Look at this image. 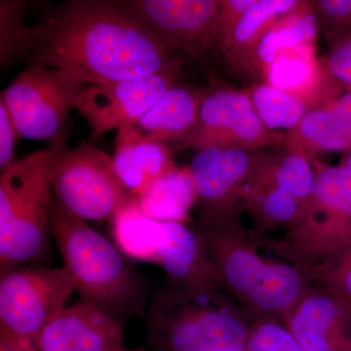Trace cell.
Listing matches in <instances>:
<instances>
[{"label": "cell", "mask_w": 351, "mask_h": 351, "mask_svg": "<svg viewBox=\"0 0 351 351\" xmlns=\"http://www.w3.org/2000/svg\"><path fill=\"white\" fill-rule=\"evenodd\" d=\"M320 34L313 1H301L265 32L254 60L253 75L262 78L263 71L279 54L300 48H316Z\"/></svg>", "instance_id": "obj_18"}, {"label": "cell", "mask_w": 351, "mask_h": 351, "mask_svg": "<svg viewBox=\"0 0 351 351\" xmlns=\"http://www.w3.org/2000/svg\"><path fill=\"white\" fill-rule=\"evenodd\" d=\"M320 34L328 41L351 29V0L313 1Z\"/></svg>", "instance_id": "obj_28"}, {"label": "cell", "mask_w": 351, "mask_h": 351, "mask_svg": "<svg viewBox=\"0 0 351 351\" xmlns=\"http://www.w3.org/2000/svg\"><path fill=\"white\" fill-rule=\"evenodd\" d=\"M0 3V59L3 69L21 58L29 56V27H25L23 20L25 4L7 0H2Z\"/></svg>", "instance_id": "obj_26"}, {"label": "cell", "mask_w": 351, "mask_h": 351, "mask_svg": "<svg viewBox=\"0 0 351 351\" xmlns=\"http://www.w3.org/2000/svg\"><path fill=\"white\" fill-rule=\"evenodd\" d=\"M257 1L258 0H221L216 29L219 56L225 51L239 21Z\"/></svg>", "instance_id": "obj_29"}, {"label": "cell", "mask_w": 351, "mask_h": 351, "mask_svg": "<svg viewBox=\"0 0 351 351\" xmlns=\"http://www.w3.org/2000/svg\"><path fill=\"white\" fill-rule=\"evenodd\" d=\"M164 237L159 250V265L173 285L209 289L215 269L208 263L199 237L182 223L163 221Z\"/></svg>", "instance_id": "obj_17"}, {"label": "cell", "mask_w": 351, "mask_h": 351, "mask_svg": "<svg viewBox=\"0 0 351 351\" xmlns=\"http://www.w3.org/2000/svg\"><path fill=\"white\" fill-rule=\"evenodd\" d=\"M247 92L261 121L274 133L292 131L309 108V104L302 97L277 89L265 82L254 83Z\"/></svg>", "instance_id": "obj_23"}, {"label": "cell", "mask_w": 351, "mask_h": 351, "mask_svg": "<svg viewBox=\"0 0 351 351\" xmlns=\"http://www.w3.org/2000/svg\"><path fill=\"white\" fill-rule=\"evenodd\" d=\"M284 142L285 134L274 133L263 125L248 92L214 87L208 88L193 130L173 149L198 152L211 147H239L261 152Z\"/></svg>", "instance_id": "obj_8"}, {"label": "cell", "mask_w": 351, "mask_h": 351, "mask_svg": "<svg viewBox=\"0 0 351 351\" xmlns=\"http://www.w3.org/2000/svg\"><path fill=\"white\" fill-rule=\"evenodd\" d=\"M17 135V130L8 110L0 101V167L2 171L16 161L14 157V147Z\"/></svg>", "instance_id": "obj_32"}, {"label": "cell", "mask_w": 351, "mask_h": 351, "mask_svg": "<svg viewBox=\"0 0 351 351\" xmlns=\"http://www.w3.org/2000/svg\"><path fill=\"white\" fill-rule=\"evenodd\" d=\"M345 307L326 297L302 302L291 321V330L302 351H351V341L331 339L330 332L345 317Z\"/></svg>", "instance_id": "obj_21"}, {"label": "cell", "mask_w": 351, "mask_h": 351, "mask_svg": "<svg viewBox=\"0 0 351 351\" xmlns=\"http://www.w3.org/2000/svg\"><path fill=\"white\" fill-rule=\"evenodd\" d=\"M263 214L276 221L293 219L299 209V201L282 189L272 186L261 200Z\"/></svg>", "instance_id": "obj_31"}, {"label": "cell", "mask_w": 351, "mask_h": 351, "mask_svg": "<svg viewBox=\"0 0 351 351\" xmlns=\"http://www.w3.org/2000/svg\"><path fill=\"white\" fill-rule=\"evenodd\" d=\"M179 75L158 73L128 82L90 85L77 97L73 108L86 119L92 140L96 141L113 129L133 125L168 89L180 83Z\"/></svg>", "instance_id": "obj_10"}, {"label": "cell", "mask_w": 351, "mask_h": 351, "mask_svg": "<svg viewBox=\"0 0 351 351\" xmlns=\"http://www.w3.org/2000/svg\"><path fill=\"white\" fill-rule=\"evenodd\" d=\"M174 152L169 144L144 140L122 127L117 136L113 166L124 188L138 198L152 182L177 168Z\"/></svg>", "instance_id": "obj_16"}, {"label": "cell", "mask_w": 351, "mask_h": 351, "mask_svg": "<svg viewBox=\"0 0 351 351\" xmlns=\"http://www.w3.org/2000/svg\"><path fill=\"white\" fill-rule=\"evenodd\" d=\"M52 237L82 301L119 322L144 317L154 288L119 247L53 198Z\"/></svg>", "instance_id": "obj_2"}, {"label": "cell", "mask_w": 351, "mask_h": 351, "mask_svg": "<svg viewBox=\"0 0 351 351\" xmlns=\"http://www.w3.org/2000/svg\"><path fill=\"white\" fill-rule=\"evenodd\" d=\"M27 156L0 176V274L43 257L50 246L54 193Z\"/></svg>", "instance_id": "obj_4"}, {"label": "cell", "mask_w": 351, "mask_h": 351, "mask_svg": "<svg viewBox=\"0 0 351 351\" xmlns=\"http://www.w3.org/2000/svg\"><path fill=\"white\" fill-rule=\"evenodd\" d=\"M300 2V0H258L239 21L221 55L230 69L237 73H253L256 50L265 32Z\"/></svg>", "instance_id": "obj_19"}, {"label": "cell", "mask_w": 351, "mask_h": 351, "mask_svg": "<svg viewBox=\"0 0 351 351\" xmlns=\"http://www.w3.org/2000/svg\"><path fill=\"white\" fill-rule=\"evenodd\" d=\"M38 351H125L121 323L82 301L48 322L32 343Z\"/></svg>", "instance_id": "obj_11"}, {"label": "cell", "mask_w": 351, "mask_h": 351, "mask_svg": "<svg viewBox=\"0 0 351 351\" xmlns=\"http://www.w3.org/2000/svg\"><path fill=\"white\" fill-rule=\"evenodd\" d=\"M85 85L58 69L29 64L1 93L18 135L64 145L69 110Z\"/></svg>", "instance_id": "obj_7"}, {"label": "cell", "mask_w": 351, "mask_h": 351, "mask_svg": "<svg viewBox=\"0 0 351 351\" xmlns=\"http://www.w3.org/2000/svg\"><path fill=\"white\" fill-rule=\"evenodd\" d=\"M339 165L345 166V167L351 170V147L348 151L343 152V156L341 157Z\"/></svg>", "instance_id": "obj_35"}, {"label": "cell", "mask_w": 351, "mask_h": 351, "mask_svg": "<svg viewBox=\"0 0 351 351\" xmlns=\"http://www.w3.org/2000/svg\"><path fill=\"white\" fill-rule=\"evenodd\" d=\"M136 199L149 218L184 223L197 193L189 168L177 167L152 182Z\"/></svg>", "instance_id": "obj_20"}, {"label": "cell", "mask_w": 351, "mask_h": 351, "mask_svg": "<svg viewBox=\"0 0 351 351\" xmlns=\"http://www.w3.org/2000/svg\"><path fill=\"white\" fill-rule=\"evenodd\" d=\"M314 205L324 210L339 230L351 228V170L345 166H323L315 174Z\"/></svg>", "instance_id": "obj_24"}, {"label": "cell", "mask_w": 351, "mask_h": 351, "mask_svg": "<svg viewBox=\"0 0 351 351\" xmlns=\"http://www.w3.org/2000/svg\"><path fill=\"white\" fill-rule=\"evenodd\" d=\"M258 152L239 147H211L198 152L189 169L207 215L216 213L257 163Z\"/></svg>", "instance_id": "obj_14"}, {"label": "cell", "mask_w": 351, "mask_h": 351, "mask_svg": "<svg viewBox=\"0 0 351 351\" xmlns=\"http://www.w3.org/2000/svg\"><path fill=\"white\" fill-rule=\"evenodd\" d=\"M114 244L128 257L159 263L164 237L163 221L147 217L134 198L112 217Z\"/></svg>", "instance_id": "obj_22"}, {"label": "cell", "mask_w": 351, "mask_h": 351, "mask_svg": "<svg viewBox=\"0 0 351 351\" xmlns=\"http://www.w3.org/2000/svg\"><path fill=\"white\" fill-rule=\"evenodd\" d=\"M319 64L323 93L336 95L351 89V29L328 41L327 53Z\"/></svg>", "instance_id": "obj_27"}, {"label": "cell", "mask_w": 351, "mask_h": 351, "mask_svg": "<svg viewBox=\"0 0 351 351\" xmlns=\"http://www.w3.org/2000/svg\"><path fill=\"white\" fill-rule=\"evenodd\" d=\"M209 247L218 258L226 282L248 295L261 308L281 311L290 306L299 294L301 279L292 267L265 265L248 251L230 252Z\"/></svg>", "instance_id": "obj_12"}, {"label": "cell", "mask_w": 351, "mask_h": 351, "mask_svg": "<svg viewBox=\"0 0 351 351\" xmlns=\"http://www.w3.org/2000/svg\"><path fill=\"white\" fill-rule=\"evenodd\" d=\"M284 144L313 160L321 152H346L351 147V89L309 107L300 123L285 134Z\"/></svg>", "instance_id": "obj_13"}, {"label": "cell", "mask_w": 351, "mask_h": 351, "mask_svg": "<svg viewBox=\"0 0 351 351\" xmlns=\"http://www.w3.org/2000/svg\"><path fill=\"white\" fill-rule=\"evenodd\" d=\"M75 291L62 267H17L0 276V341L32 346Z\"/></svg>", "instance_id": "obj_6"}, {"label": "cell", "mask_w": 351, "mask_h": 351, "mask_svg": "<svg viewBox=\"0 0 351 351\" xmlns=\"http://www.w3.org/2000/svg\"><path fill=\"white\" fill-rule=\"evenodd\" d=\"M248 351H302L292 332L276 324H265L254 332Z\"/></svg>", "instance_id": "obj_30"}, {"label": "cell", "mask_w": 351, "mask_h": 351, "mask_svg": "<svg viewBox=\"0 0 351 351\" xmlns=\"http://www.w3.org/2000/svg\"><path fill=\"white\" fill-rule=\"evenodd\" d=\"M0 351H38L32 346H23L12 341H0Z\"/></svg>", "instance_id": "obj_34"}, {"label": "cell", "mask_w": 351, "mask_h": 351, "mask_svg": "<svg viewBox=\"0 0 351 351\" xmlns=\"http://www.w3.org/2000/svg\"><path fill=\"white\" fill-rule=\"evenodd\" d=\"M29 64L63 71L82 84L108 85L180 73L171 49L123 1L71 0L51 9L27 32Z\"/></svg>", "instance_id": "obj_1"}, {"label": "cell", "mask_w": 351, "mask_h": 351, "mask_svg": "<svg viewBox=\"0 0 351 351\" xmlns=\"http://www.w3.org/2000/svg\"><path fill=\"white\" fill-rule=\"evenodd\" d=\"M208 89L181 82L168 89L144 117L127 127L137 137L152 142L177 144L197 121Z\"/></svg>", "instance_id": "obj_15"}, {"label": "cell", "mask_w": 351, "mask_h": 351, "mask_svg": "<svg viewBox=\"0 0 351 351\" xmlns=\"http://www.w3.org/2000/svg\"><path fill=\"white\" fill-rule=\"evenodd\" d=\"M350 248L343 254V260L338 270L339 288L346 299L351 301V244ZM351 304V302H350Z\"/></svg>", "instance_id": "obj_33"}, {"label": "cell", "mask_w": 351, "mask_h": 351, "mask_svg": "<svg viewBox=\"0 0 351 351\" xmlns=\"http://www.w3.org/2000/svg\"><path fill=\"white\" fill-rule=\"evenodd\" d=\"M348 233H350V234H351V228H350V232H348Z\"/></svg>", "instance_id": "obj_36"}, {"label": "cell", "mask_w": 351, "mask_h": 351, "mask_svg": "<svg viewBox=\"0 0 351 351\" xmlns=\"http://www.w3.org/2000/svg\"><path fill=\"white\" fill-rule=\"evenodd\" d=\"M285 145V144H284ZM278 156L269 157L271 177L276 188L294 196L298 201L307 200L313 191L314 174L311 160L304 152L285 145Z\"/></svg>", "instance_id": "obj_25"}, {"label": "cell", "mask_w": 351, "mask_h": 351, "mask_svg": "<svg viewBox=\"0 0 351 351\" xmlns=\"http://www.w3.org/2000/svg\"><path fill=\"white\" fill-rule=\"evenodd\" d=\"M43 171L59 202L84 221L112 219L133 200L113 166L112 157L92 144L64 145L29 156Z\"/></svg>", "instance_id": "obj_5"}, {"label": "cell", "mask_w": 351, "mask_h": 351, "mask_svg": "<svg viewBox=\"0 0 351 351\" xmlns=\"http://www.w3.org/2000/svg\"><path fill=\"white\" fill-rule=\"evenodd\" d=\"M123 3L171 49L200 63L219 55L216 29L221 0H130Z\"/></svg>", "instance_id": "obj_9"}, {"label": "cell", "mask_w": 351, "mask_h": 351, "mask_svg": "<svg viewBox=\"0 0 351 351\" xmlns=\"http://www.w3.org/2000/svg\"><path fill=\"white\" fill-rule=\"evenodd\" d=\"M144 319L152 351H242L248 339L242 323L205 289H156Z\"/></svg>", "instance_id": "obj_3"}]
</instances>
